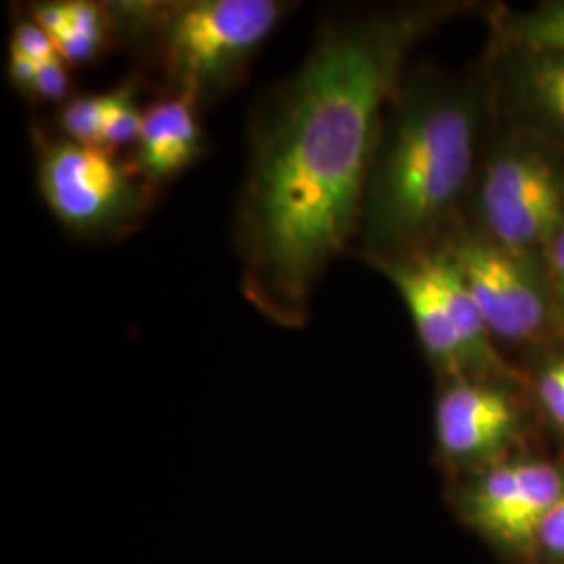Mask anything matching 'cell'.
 I'll return each mask as SVG.
<instances>
[{"mask_svg":"<svg viewBox=\"0 0 564 564\" xmlns=\"http://www.w3.org/2000/svg\"><path fill=\"white\" fill-rule=\"evenodd\" d=\"M454 4L328 20L251 128L237 212L241 289L270 323L300 328L312 295L356 239L387 102L416 42Z\"/></svg>","mask_w":564,"mask_h":564,"instance_id":"1","label":"cell"},{"mask_svg":"<svg viewBox=\"0 0 564 564\" xmlns=\"http://www.w3.org/2000/svg\"><path fill=\"white\" fill-rule=\"evenodd\" d=\"M484 93L431 69L403 74L387 102L356 239L370 263L429 251L458 226L479 170Z\"/></svg>","mask_w":564,"mask_h":564,"instance_id":"2","label":"cell"},{"mask_svg":"<svg viewBox=\"0 0 564 564\" xmlns=\"http://www.w3.org/2000/svg\"><path fill=\"white\" fill-rule=\"evenodd\" d=\"M116 28L147 32L170 93L209 102L241 80L247 65L279 28L276 0H193L107 4Z\"/></svg>","mask_w":564,"mask_h":564,"instance_id":"3","label":"cell"},{"mask_svg":"<svg viewBox=\"0 0 564 564\" xmlns=\"http://www.w3.org/2000/svg\"><path fill=\"white\" fill-rule=\"evenodd\" d=\"M470 202L485 239L542 260L564 226V149L506 126L484 155Z\"/></svg>","mask_w":564,"mask_h":564,"instance_id":"4","label":"cell"},{"mask_svg":"<svg viewBox=\"0 0 564 564\" xmlns=\"http://www.w3.org/2000/svg\"><path fill=\"white\" fill-rule=\"evenodd\" d=\"M41 197L69 232L113 239L141 224L155 184L113 151L69 139L39 142Z\"/></svg>","mask_w":564,"mask_h":564,"instance_id":"5","label":"cell"},{"mask_svg":"<svg viewBox=\"0 0 564 564\" xmlns=\"http://www.w3.org/2000/svg\"><path fill=\"white\" fill-rule=\"evenodd\" d=\"M442 245L458 265L496 341L547 345L564 337L542 260L506 251L464 226H456Z\"/></svg>","mask_w":564,"mask_h":564,"instance_id":"6","label":"cell"},{"mask_svg":"<svg viewBox=\"0 0 564 564\" xmlns=\"http://www.w3.org/2000/svg\"><path fill=\"white\" fill-rule=\"evenodd\" d=\"M563 491L564 466L514 454L458 477L452 505L460 521L494 550L533 564L542 527Z\"/></svg>","mask_w":564,"mask_h":564,"instance_id":"7","label":"cell"},{"mask_svg":"<svg viewBox=\"0 0 564 564\" xmlns=\"http://www.w3.org/2000/svg\"><path fill=\"white\" fill-rule=\"evenodd\" d=\"M508 381H442L435 412V449L449 473L464 477L517 454L527 429L524 403Z\"/></svg>","mask_w":564,"mask_h":564,"instance_id":"8","label":"cell"},{"mask_svg":"<svg viewBox=\"0 0 564 564\" xmlns=\"http://www.w3.org/2000/svg\"><path fill=\"white\" fill-rule=\"evenodd\" d=\"M489 78L506 126L564 149V51L496 42Z\"/></svg>","mask_w":564,"mask_h":564,"instance_id":"9","label":"cell"},{"mask_svg":"<svg viewBox=\"0 0 564 564\" xmlns=\"http://www.w3.org/2000/svg\"><path fill=\"white\" fill-rule=\"evenodd\" d=\"M398 289L414 323L424 356L442 381L470 379L463 343L445 307L444 295L433 270L431 253L375 263Z\"/></svg>","mask_w":564,"mask_h":564,"instance_id":"10","label":"cell"},{"mask_svg":"<svg viewBox=\"0 0 564 564\" xmlns=\"http://www.w3.org/2000/svg\"><path fill=\"white\" fill-rule=\"evenodd\" d=\"M197 109L199 102L178 93H167L144 109L134 163L153 184L178 176L202 155Z\"/></svg>","mask_w":564,"mask_h":564,"instance_id":"11","label":"cell"},{"mask_svg":"<svg viewBox=\"0 0 564 564\" xmlns=\"http://www.w3.org/2000/svg\"><path fill=\"white\" fill-rule=\"evenodd\" d=\"M498 44L564 51V0L524 11H500L494 20Z\"/></svg>","mask_w":564,"mask_h":564,"instance_id":"12","label":"cell"},{"mask_svg":"<svg viewBox=\"0 0 564 564\" xmlns=\"http://www.w3.org/2000/svg\"><path fill=\"white\" fill-rule=\"evenodd\" d=\"M142 118L144 111H141L137 102V88L130 82L111 90L102 126L101 147L113 151L123 144H137L141 137Z\"/></svg>","mask_w":564,"mask_h":564,"instance_id":"13","label":"cell"},{"mask_svg":"<svg viewBox=\"0 0 564 564\" xmlns=\"http://www.w3.org/2000/svg\"><path fill=\"white\" fill-rule=\"evenodd\" d=\"M109 93L72 99L61 111L59 123L69 141L101 147L102 126L107 116Z\"/></svg>","mask_w":564,"mask_h":564,"instance_id":"14","label":"cell"},{"mask_svg":"<svg viewBox=\"0 0 564 564\" xmlns=\"http://www.w3.org/2000/svg\"><path fill=\"white\" fill-rule=\"evenodd\" d=\"M533 564H564V491L542 527Z\"/></svg>","mask_w":564,"mask_h":564,"instance_id":"15","label":"cell"},{"mask_svg":"<svg viewBox=\"0 0 564 564\" xmlns=\"http://www.w3.org/2000/svg\"><path fill=\"white\" fill-rule=\"evenodd\" d=\"M9 51L21 53L36 63H42L57 53L53 39L42 30L34 20H23L15 23L11 34Z\"/></svg>","mask_w":564,"mask_h":564,"instance_id":"16","label":"cell"},{"mask_svg":"<svg viewBox=\"0 0 564 564\" xmlns=\"http://www.w3.org/2000/svg\"><path fill=\"white\" fill-rule=\"evenodd\" d=\"M542 265H544L550 300L554 303L558 323L564 328V226L563 230L545 247Z\"/></svg>","mask_w":564,"mask_h":564,"instance_id":"17","label":"cell"},{"mask_svg":"<svg viewBox=\"0 0 564 564\" xmlns=\"http://www.w3.org/2000/svg\"><path fill=\"white\" fill-rule=\"evenodd\" d=\"M67 90H69L67 65L59 53L39 63V76H36L32 95H36L42 101H61L67 97Z\"/></svg>","mask_w":564,"mask_h":564,"instance_id":"18","label":"cell"},{"mask_svg":"<svg viewBox=\"0 0 564 564\" xmlns=\"http://www.w3.org/2000/svg\"><path fill=\"white\" fill-rule=\"evenodd\" d=\"M32 20L55 42L69 30L72 2H41L32 9Z\"/></svg>","mask_w":564,"mask_h":564,"instance_id":"19","label":"cell"},{"mask_svg":"<svg viewBox=\"0 0 564 564\" xmlns=\"http://www.w3.org/2000/svg\"><path fill=\"white\" fill-rule=\"evenodd\" d=\"M101 39L86 36L78 32H65L55 41V48L65 63H84V61L95 59L99 55L102 46Z\"/></svg>","mask_w":564,"mask_h":564,"instance_id":"20","label":"cell"},{"mask_svg":"<svg viewBox=\"0 0 564 564\" xmlns=\"http://www.w3.org/2000/svg\"><path fill=\"white\" fill-rule=\"evenodd\" d=\"M9 76L11 82L20 88L21 93L32 95L34 93V84H36V76H39V63L36 61L9 51Z\"/></svg>","mask_w":564,"mask_h":564,"instance_id":"21","label":"cell"}]
</instances>
